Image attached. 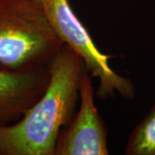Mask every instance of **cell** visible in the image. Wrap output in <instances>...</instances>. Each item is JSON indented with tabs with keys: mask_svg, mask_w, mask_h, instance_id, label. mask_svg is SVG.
<instances>
[{
	"mask_svg": "<svg viewBox=\"0 0 155 155\" xmlns=\"http://www.w3.org/2000/svg\"><path fill=\"white\" fill-rule=\"evenodd\" d=\"M42 96L16 122L0 127V155H54L63 127L73 116L83 61L66 45L49 64Z\"/></svg>",
	"mask_w": 155,
	"mask_h": 155,
	"instance_id": "6da1fadb",
	"label": "cell"
},
{
	"mask_svg": "<svg viewBox=\"0 0 155 155\" xmlns=\"http://www.w3.org/2000/svg\"><path fill=\"white\" fill-rule=\"evenodd\" d=\"M64 46L50 24L42 0H0V67H48Z\"/></svg>",
	"mask_w": 155,
	"mask_h": 155,
	"instance_id": "7a4b0ae2",
	"label": "cell"
},
{
	"mask_svg": "<svg viewBox=\"0 0 155 155\" xmlns=\"http://www.w3.org/2000/svg\"><path fill=\"white\" fill-rule=\"evenodd\" d=\"M50 24L63 43L82 61L86 71L98 80L97 96L101 99L116 94L134 98L135 88L130 79L116 73L110 66L111 56L103 54L91 39L86 28L78 18L69 0H42Z\"/></svg>",
	"mask_w": 155,
	"mask_h": 155,
	"instance_id": "3957f363",
	"label": "cell"
},
{
	"mask_svg": "<svg viewBox=\"0 0 155 155\" xmlns=\"http://www.w3.org/2000/svg\"><path fill=\"white\" fill-rule=\"evenodd\" d=\"M91 76L87 71L80 78L79 109L66 129H62L54 155H108L107 128L95 104Z\"/></svg>",
	"mask_w": 155,
	"mask_h": 155,
	"instance_id": "277c9868",
	"label": "cell"
},
{
	"mask_svg": "<svg viewBox=\"0 0 155 155\" xmlns=\"http://www.w3.org/2000/svg\"><path fill=\"white\" fill-rule=\"evenodd\" d=\"M49 67L11 70L0 67V127L18 121L45 92Z\"/></svg>",
	"mask_w": 155,
	"mask_h": 155,
	"instance_id": "5b68a950",
	"label": "cell"
},
{
	"mask_svg": "<svg viewBox=\"0 0 155 155\" xmlns=\"http://www.w3.org/2000/svg\"><path fill=\"white\" fill-rule=\"evenodd\" d=\"M125 154L155 155V104L129 135Z\"/></svg>",
	"mask_w": 155,
	"mask_h": 155,
	"instance_id": "8992f818",
	"label": "cell"
}]
</instances>
